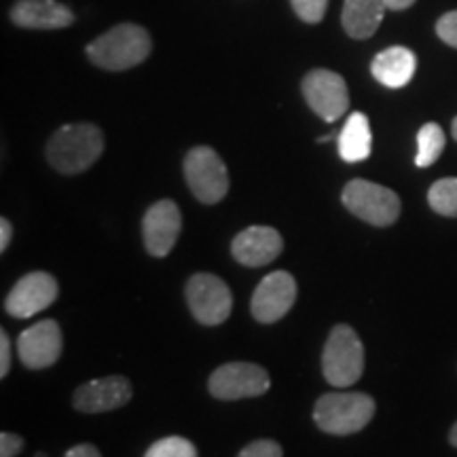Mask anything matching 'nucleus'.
<instances>
[{
	"mask_svg": "<svg viewBox=\"0 0 457 457\" xmlns=\"http://www.w3.org/2000/svg\"><path fill=\"white\" fill-rule=\"evenodd\" d=\"M270 373L253 362L222 364L210 375L208 390L219 400H242L262 396L270 390Z\"/></svg>",
	"mask_w": 457,
	"mask_h": 457,
	"instance_id": "6e6552de",
	"label": "nucleus"
},
{
	"mask_svg": "<svg viewBox=\"0 0 457 457\" xmlns=\"http://www.w3.org/2000/svg\"><path fill=\"white\" fill-rule=\"evenodd\" d=\"M343 205L360 220L369 222L373 227H390L398 220L400 197L392 188L377 185V182L356 179L347 182L343 188Z\"/></svg>",
	"mask_w": 457,
	"mask_h": 457,
	"instance_id": "39448f33",
	"label": "nucleus"
},
{
	"mask_svg": "<svg viewBox=\"0 0 457 457\" xmlns=\"http://www.w3.org/2000/svg\"><path fill=\"white\" fill-rule=\"evenodd\" d=\"M303 98L318 117H322L324 121L335 123L337 119H341L347 112L350 106V91L343 81L341 74L333 71H312L305 74L301 83Z\"/></svg>",
	"mask_w": 457,
	"mask_h": 457,
	"instance_id": "1a4fd4ad",
	"label": "nucleus"
},
{
	"mask_svg": "<svg viewBox=\"0 0 457 457\" xmlns=\"http://www.w3.org/2000/svg\"><path fill=\"white\" fill-rule=\"evenodd\" d=\"M187 303L193 318L204 327H219L231 316L233 296L228 286L212 273H195L187 282Z\"/></svg>",
	"mask_w": 457,
	"mask_h": 457,
	"instance_id": "0eeeda50",
	"label": "nucleus"
},
{
	"mask_svg": "<svg viewBox=\"0 0 457 457\" xmlns=\"http://www.w3.org/2000/svg\"><path fill=\"white\" fill-rule=\"evenodd\" d=\"M131 400V384L121 375L100 377L87 381L74 392L72 404L81 413H106L114 411Z\"/></svg>",
	"mask_w": 457,
	"mask_h": 457,
	"instance_id": "4468645a",
	"label": "nucleus"
},
{
	"mask_svg": "<svg viewBox=\"0 0 457 457\" xmlns=\"http://www.w3.org/2000/svg\"><path fill=\"white\" fill-rule=\"evenodd\" d=\"M295 13L301 17L305 24H320L327 15L328 0H290Z\"/></svg>",
	"mask_w": 457,
	"mask_h": 457,
	"instance_id": "5701e85b",
	"label": "nucleus"
},
{
	"mask_svg": "<svg viewBox=\"0 0 457 457\" xmlns=\"http://www.w3.org/2000/svg\"><path fill=\"white\" fill-rule=\"evenodd\" d=\"M415 0H386L387 9L392 11H403V9H409L411 4H413Z\"/></svg>",
	"mask_w": 457,
	"mask_h": 457,
	"instance_id": "c756f323",
	"label": "nucleus"
},
{
	"mask_svg": "<svg viewBox=\"0 0 457 457\" xmlns=\"http://www.w3.org/2000/svg\"><path fill=\"white\" fill-rule=\"evenodd\" d=\"M11 369V339L4 330H0V377H7Z\"/></svg>",
	"mask_w": 457,
	"mask_h": 457,
	"instance_id": "bb28decb",
	"label": "nucleus"
},
{
	"mask_svg": "<svg viewBox=\"0 0 457 457\" xmlns=\"http://www.w3.org/2000/svg\"><path fill=\"white\" fill-rule=\"evenodd\" d=\"M296 301V282L288 271H273L256 286L250 312L261 324H273L293 310Z\"/></svg>",
	"mask_w": 457,
	"mask_h": 457,
	"instance_id": "9d476101",
	"label": "nucleus"
},
{
	"mask_svg": "<svg viewBox=\"0 0 457 457\" xmlns=\"http://www.w3.org/2000/svg\"><path fill=\"white\" fill-rule=\"evenodd\" d=\"M451 134H453V138L457 140V117L453 119V125H451Z\"/></svg>",
	"mask_w": 457,
	"mask_h": 457,
	"instance_id": "2f4dec72",
	"label": "nucleus"
},
{
	"mask_svg": "<svg viewBox=\"0 0 457 457\" xmlns=\"http://www.w3.org/2000/svg\"><path fill=\"white\" fill-rule=\"evenodd\" d=\"M145 457H197L195 445L182 436H165L153 443Z\"/></svg>",
	"mask_w": 457,
	"mask_h": 457,
	"instance_id": "4be33fe9",
	"label": "nucleus"
},
{
	"mask_svg": "<svg viewBox=\"0 0 457 457\" xmlns=\"http://www.w3.org/2000/svg\"><path fill=\"white\" fill-rule=\"evenodd\" d=\"M375 409V400L364 392H330L318 398L313 421L333 436H350L370 424Z\"/></svg>",
	"mask_w": 457,
	"mask_h": 457,
	"instance_id": "7ed1b4c3",
	"label": "nucleus"
},
{
	"mask_svg": "<svg viewBox=\"0 0 457 457\" xmlns=\"http://www.w3.org/2000/svg\"><path fill=\"white\" fill-rule=\"evenodd\" d=\"M436 34L441 37L443 43H447L449 47L457 49V11L445 13L436 24Z\"/></svg>",
	"mask_w": 457,
	"mask_h": 457,
	"instance_id": "393cba45",
	"label": "nucleus"
},
{
	"mask_svg": "<svg viewBox=\"0 0 457 457\" xmlns=\"http://www.w3.org/2000/svg\"><path fill=\"white\" fill-rule=\"evenodd\" d=\"M151 49V37L145 28L119 24L87 45V57L102 71L121 72L142 64Z\"/></svg>",
	"mask_w": 457,
	"mask_h": 457,
	"instance_id": "f03ea898",
	"label": "nucleus"
},
{
	"mask_svg": "<svg viewBox=\"0 0 457 457\" xmlns=\"http://www.w3.org/2000/svg\"><path fill=\"white\" fill-rule=\"evenodd\" d=\"M373 134H370L369 117L362 112H352L339 134V155L343 162L358 163L370 157Z\"/></svg>",
	"mask_w": 457,
	"mask_h": 457,
	"instance_id": "6ab92c4d",
	"label": "nucleus"
},
{
	"mask_svg": "<svg viewBox=\"0 0 457 457\" xmlns=\"http://www.w3.org/2000/svg\"><path fill=\"white\" fill-rule=\"evenodd\" d=\"M57 295H60V286L51 273L32 271L13 286L4 301V310L13 318H32L38 312L47 310L51 303H55Z\"/></svg>",
	"mask_w": 457,
	"mask_h": 457,
	"instance_id": "9b49d317",
	"label": "nucleus"
},
{
	"mask_svg": "<svg viewBox=\"0 0 457 457\" xmlns=\"http://www.w3.org/2000/svg\"><path fill=\"white\" fill-rule=\"evenodd\" d=\"M11 237H13V227L7 219H3L0 220V253H7Z\"/></svg>",
	"mask_w": 457,
	"mask_h": 457,
	"instance_id": "cd10ccee",
	"label": "nucleus"
},
{
	"mask_svg": "<svg viewBox=\"0 0 457 457\" xmlns=\"http://www.w3.org/2000/svg\"><path fill=\"white\" fill-rule=\"evenodd\" d=\"M15 26L30 30H60L74 21V13L57 0H20L11 9Z\"/></svg>",
	"mask_w": 457,
	"mask_h": 457,
	"instance_id": "dca6fc26",
	"label": "nucleus"
},
{
	"mask_svg": "<svg viewBox=\"0 0 457 457\" xmlns=\"http://www.w3.org/2000/svg\"><path fill=\"white\" fill-rule=\"evenodd\" d=\"M237 457H284L282 447L276 441L262 438V441H254L239 451Z\"/></svg>",
	"mask_w": 457,
	"mask_h": 457,
	"instance_id": "b1692460",
	"label": "nucleus"
},
{
	"mask_svg": "<svg viewBox=\"0 0 457 457\" xmlns=\"http://www.w3.org/2000/svg\"><path fill=\"white\" fill-rule=\"evenodd\" d=\"M62 330L55 320H43L20 335L17 352L26 369L41 370L55 364L62 356Z\"/></svg>",
	"mask_w": 457,
	"mask_h": 457,
	"instance_id": "ddd939ff",
	"label": "nucleus"
},
{
	"mask_svg": "<svg viewBox=\"0 0 457 457\" xmlns=\"http://www.w3.org/2000/svg\"><path fill=\"white\" fill-rule=\"evenodd\" d=\"M185 179L202 204H219L228 191V171L219 153L210 146H195L187 153Z\"/></svg>",
	"mask_w": 457,
	"mask_h": 457,
	"instance_id": "423d86ee",
	"label": "nucleus"
},
{
	"mask_svg": "<svg viewBox=\"0 0 457 457\" xmlns=\"http://www.w3.org/2000/svg\"><path fill=\"white\" fill-rule=\"evenodd\" d=\"M445 131L438 123H426L424 128L417 131V168H430L438 162V157L445 151Z\"/></svg>",
	"mask_w": 457,
	"mask_h": 457,
	"instance_id": "aec40b11",
	"label": "nucleus"
},
{
	"mask_svg": "<svg viewBox=\"0 0 457 457\" xmlns=\"http://www.w3.org/2000/svg\"><path fill=\"white\" fill-rule=\"evenodd\" d=\"M284 250V239L273 227L254 225L237 233L231 244V254L245 267H262L276 261Z\"/></svg>",
	"mask_w": 457,
	"mask_h": 457,
	"instance_id": "2eb2a0df",
	"label": "nucleus"
},
{
	"mask_svg": "<svg viewBox=\"0 0 457 457\" xmlns=\"http://www.w3.org/2000/svg\"><path fill=\"white\" fill-rule=\"evenodd\" d=\"M449 443L457 449V421H455L453 428H451V432H449Z\"/></svg>",
	"mask_w": 457,
	"mask_h": 457,
	"instance_id": "7c9ffc66",
	"label": "nucleus"
},
{
	"mask_svg": "<svg viewBox=\"0 0 457 457\" xmlns=\"http://www.w3.org/2000/svg\"><path fill=\"white\" fill-rule=\"evenodd\" d=\"M428 204L436 214L457 219V179L436 180L428 191Z\"/></svg>",
	"mask_w": 457,
	"mask_h": 457,
	"instance_id": "412c9836",
	"label": "nucleus"
},
{
	"mask_svg": "<svg viewBox=\"0 0 457 457\" xmlns=\"http://www.w3.org/2000/svg\"><path fill=\"white\" fill-rule=\"evenodd\" d=\"M24 438L17 436L13 432L0 434V457H15L24 449Z\"/></svg>",
	"mask_w": 457,
	"mask_h": 457,
	"instance_id": "a878e982",
	"label": "nucleus"
},
{
	"mask_svg": "<svg viewBox=\"0 0 457 457\" xmlns=\"http://www.w3.org/2000/svg\"><path fill=\"white\" fill-rule=\"evenodd\" d=\"M386 0H345L343 4V30L356 41L370 38L386 15Z\"/></svg>",
	"mask_w": 457,
	"mask_h": 457,
	"instance_id": "a211bd4d",
	"label": "nucleus"
},
{
	"mask_svg": "<svg viewBox=\"0 0 457 457\" xmlns=\"http://www.w3.org/2000/svg\"><path fill=\"white\" fill-rule=\"evenodd\" d=\"M66 457H102V455L94 445H77V447L68 449Z\"/></svg>",
	"mask_w": 457,
	"mask_h": 457,
	"instance_id": "c85d7f7f",
	"label": "nucleus"
},
{
	"mask_svg": "<svg viewBox=\"0 0 457 457\" xmlns=\"http://www.w3.org/2000/svg\"><path fill=\"white\" fill-rule=\"evenodd\" d=\"M104 151V134L94 123H71L55 131L47 145V162L60 174H81Z\"/></svg>",
	"mask_w": 457,
	"mask_h": 457,
	"instance_id": "f257e3e1",
	"label": "nucleus"
},
{
	"mask_svg": "<svg viewBox=\"0 0 457 457\" xmlns=\"http://www.w3.org/2000/svg\"><path fill=\"white\" fill-rule=\"evenodd\" d=\"M182 228V214L171 199H162V202L153 204L146 210L145 219H142V237L148 254L163 259L171 253L176 242H179Z\"/></svg>",
	"mask_w": 457,
	"mask_h": 457,
	"instance_id": "f8f14e48",
	"label": "nucleus"
},
{
	"mask_svg": "<svg viewBox=\"0 0 457 457\" xmlns=\"http://www.w3.org/2000/svg\"><path fill=\"white\" fill-rule=\"evenodd\" d=\"M417 71V57L407 47H390L375 55L370 72L375 81L390 89H400L411 83Z\"/></svg>",
	"mask_w": 457,
	"mask_h": 457,
	"instance_id": "f3484780",
	"label": "nucleus"
},
{
	"mask_svg": "<svg viewBox=\"0 0 457 457\" xmlns=\"http://www.w3.org/2000/svg\"><path fill=\"white\" fill-rule=\"evenodd\" d=\"M34 457H47V455H45V453H37Z\"/></svg>",
	"mask_w": 457,
	"mask_h": 457,
	"instance_id": "473e14b6",
	"label": "nucleus"
},
{
	"mask_svg": "<svg viewBox=\"0 0 457 457\" xmlns=\"http://www.w3.org/2000/svg\"><path fill=\"white\" fill-rule=\"evenodd\" d=\"M324 379L333 387H350L364 373V345L356 330L347 324H337L330 330L322 352Z\"/></svg>",
	"mask_w": 457,
	"mask_h": 457,
	"instance_id": "20e7f679",
	"label": "nucleus"
}]
</instances>
